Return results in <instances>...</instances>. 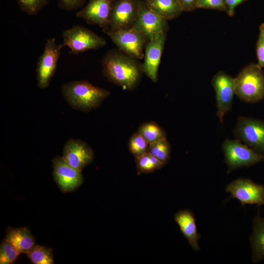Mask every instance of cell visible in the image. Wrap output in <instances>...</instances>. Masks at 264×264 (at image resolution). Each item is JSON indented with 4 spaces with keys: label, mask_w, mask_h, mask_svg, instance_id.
Masks as SVG:
<instances>
[{
    "label": "cell",
    "mask_w": 264,
    "mask_h": 264,
    "mask_svg": "<svg viewBox=\"0 0 264 264\" xmlns=\"http://www.w3.org/2000/svg\"><path fill=\"white\" fill-rule=\"evenodd\" d=\"M138 60L122 51L110 50L102 61L103 75L124 89H132L139 83L143 72L142 65Z\"/></svg>",
    "instance_id": "1"
},
{
    "label": "cell",
    "mask_w": 264,
    "mask_h": 264,
    "mask_svg": "<svg viewBox=\"0 0 264 264\" xmlns=\"http://www.w3.org/2000/svg\"><path fill=\"white\" fill-rule=\"evenodd\" d=\"M61 91L72 108L83 111L98 108L110 94L108 90L84 80L64 83L61 87Z\"/></svg>",
    "instance_id": "2"
},
{
    "label": "cell",
    "mask_w": 264,
    "mask_h": 264,
    "mask_svg": "<svg viewBox=\"0 0 264 264\" xmlns=\"http://www.w3.org/2000/svg\"><path fill=\"white\" fill-rule=\"evenodd\" d=\"M234 81L235 93L242 101L254 103L264 98V73L258 64L245 66Z\"/></svg>",
    "instance_id": "3"
},
{
    "label": "cell",
    "mask_w": 264,
    "mask_h": 264,
    "mask_svg": "<svg viewBox=\"0 0 264 264\" xmlns=\"http://www.w3.org/2000/svg\"><path fill=\"white\" fill-rule=\"evenodd\" d=\"M64 46L70 49L69 54L77 55L83 52L97 49L105 46L106 40L89 29L74 25L62 33Z\"/></svg>",
    "instance_id": "4"
},
{
    "label": "cell",
    "mask_w": 264,
    "mask_h": 264,
    "mask_svg": "<svg viewBox=\"0 0 264 264\" xmlns=\"http://www.w3.org/2000/svg\"><path fill=\"white\" fill-rule=\"evenodd\" d=\"M224 161L229 173L237 169L248 167L264 161V155L255 152L239 139H226L222 144Z\"/></svg>",
    "instance_id": "5"
},
{
    "label": "cell",
    "mask_w": 264,
    "mask_h": 264,
    "mask_svg": "<svg viewBox=\"0 0 264 264\" xmlns=\"http://www.w3.org/2000/svg\"><path fill=\"white\" fill-rule=\"evenodd\" d=\"M111 41L123 53L137 60L144 58L145 45L148 42L143 34L131 27L116 31H104Z\"/></svg>",
    "instance_id": "6"
},
{
    "label": "cell",
    "mask_w": 264,
    "mask_h": 264,
    "mask_svg": "<svg viewBox=\"0 0 264 264\" xmlns=\"http://www.w3.org/2000/svg\"><path fill=\"white\" fill-rule=\"evenodd\" d=\"M64 47L58 44L54 38L48 39L42 54L37 63L36 73L38 86L41 89L46 88L53 77L57 63Z\"/></svg>",
    "instance_id": "7"
},
{
    "label": "cell",
    "mask_w": 264,
    "mask_h": 264,
    "mask_svg": "<svg viewBox=\"0 0 264 264\" xmlns=\"http://www.w3.org/2000/svg\"><path fill=\"white\" fill-rule=\"evenodd\" d=\"M234 136L255 152L264 155V121L240 116L233 131Z\"/></svg>",
    "instance_id": "8"
},
{
    "label": "cell",
    "mask_w": 264,
    "mask_h": 264,
    "mask_svg": "<svg viewBox=\"0 0 264 264\" xmlns=\"http://www.w3.org/2000/svg\"><path fill=\"white\" fill-rule=\"evenodd\" d=\"M167 21L151 9L144 0H140L138 15L132 27L143 34L148 41L167 33Z\"/></svg>",
    "instance_id": "9"
},
{
    "label": "cell",
    "mask_w": 264,
    "mask_h": 264,
    "mask_svg": "<svg viewBox=\"0 0 264 264\" xmlns=\"http://www.w3.org/2000/svg\"><path fill=\"white\" fill-rule=\"evenodd\" d=\"M231 197L239 200L241 205H264V185L247 178H238L231 182L226 187Z\"/></svg>",
    "instance_id": "10"
},
{
    "label": "cell",
    "mask_w": 264,
    "mask_h": 264,
    "mask_svg": "<svg viewBox=\"0 0 264 264\" xmlns=\"http://www.w3.org/2000/svg\"><path fill=\"white\" fill-rule=\"evenodd\" d=\"M212 85L216 92L217 115L220 123L231 109L235 93L234 78L224 71L218 72L212 80Z\"/></svg>",
    "instance_id": "11"
},
{
    "label": "cell",
    "mask_w": 264,
    "mask_h": 264,
    "mask_svg": "<svg viewBox=\"0 0 264 264\" xmlns=\"http://www.w3.org/2000/svg\"><path fill=\"white\" fill-rule=\"evenodd\" d=\"M115 0H89L76 16L88 24L97 25L103 31L110 29V22Z\"/></svg>",
    "instance_id": "12"
},
{
    "label": "cell",
    "mask_w": 264,
    "mask_h": 264,
    "mask_svg": "<svg viewBox=\"0 0 264 264\" xmlns=\"http://www.w3.org/2000/svg\"><path fill=\"white\" fill-rule=\"evenodd\" d=\"M140 0H115L110 22V30L130 28L136 20Z\"/></svg>",
    "instance_id": "13"
},
{
    "label": "cell",
    "mask_w": 264,
    "mask_h": 264,
    "mask_svg": "<svg viewBox=\"0 0 264 264\" xmlns=\"http://www.w3.org/2000/svg\"><path fill=\"white\" fill-rule=\"evenodd\" d=\"M53 168L54 179L63 192L73 191L83 182L81 172L71 166L62 156L53 159Z\"/></svg>",
    "instance_id": "14"
},
{
    "label": "cell",
    "mask_w": 264,
    "mask_h": 264,
    "mask_svg": "<svg viewBox=\"0 0 264 264\" xmlns=\"http://www.w3.org/2000/svg\"><path fill=\"white\" fill-rule=\"evenodd\" d=\"M63 158L74 168L82 172L93 159L92 148L86 143L78 139H69L66 143Z\"/></svg>",
    "instance_id": "15"
},
{
    "label": "cell",
    "mask_w": 264,
    "mask_h": 264,
    "mask_svg": "<svg viewBox=\"0 0 264 264\" xmlns=\"http://www.w3.org/2000/svg\"><path fill=\"white\" fill-rule=\"evenodd\" d=\"M166 33L148 41L145 45L143 72L153 82L158 80V71L166 40Z\"/></svg>",
    "instance_id": "16"
},
{
    "label": "cell",
    "mask_w": 264,
    "mask_h": 264,
    "mask_svg": "<svg viewBox=\"0 0 264 264\" xmlns=\"http://www.w3.org/2000/svg\"><path fill=\"white\" fill-rule=\"evenodd\" d=\"M174 220L192 248L195 251L199 250L198 240L201 235L198 232L193 212L188 209L179 211L175 214Z\"/></svg>",
    "instance_id": "17"
},
{
    "label": "cell",
    "mask_w": 264,
    "mask_h": 264,
    "mask_svg": "<svg viewBox=\"0 0 264 264\" xmlns=\"http://www.w3.org/2000/svg\"><path fill=\"white\" fill-rule=\"evenodd\" d=\"M252 260L259 263L264 259V218L256 216L253 220V232L250 237Z\"/></svg>",
    "instance_id": "18"
},
{
    "label": "cell",
    "mask_w": 264,
    "mask_h": 264,
    "mask_svg": "<svg viewBox=\"0 0 264 264\" xmlns=\"http://www.w3.org/2000/svg\"><path fill=\"white\" fill-rule=\"evenodd\" d=\"M5 240L11 244L20 254H27L35 245V239L26 227L9 229Z\"/></svg>",
    "instance_id": "19"
},
{
    "label": "cell",
    "mask_w": 264,
    "mask_h": 264,
    "mask_svg": "<svg viewBox=\"0 0 264 264\" xmlns=\"http://www.w3.org/2000/svg\"><path fill=\"white\" fill-rule=\"evenodd\" d=\"M147 6L168 21L178 17L183 12L177 0H144Z\"/></svg>",
    "instance_id": "20"
},
{
    "label": "cell",
    "mask_w": 264,
    "mask_h": 264,
    "mask_svg": "<svg viewBox=\"0 0 264 264\" xmlns=\"http://www.w3.org/2000/svg\"><path fill=\"white\" fill-rule=\"evenodd\" d=\"M149 144L166 138L161 128L153 122H146L140 126L137 132Z\"/></svg>",
    "instance_id": "21"
},
{
    "label": "cell",
    "mask_w": 264,
    "mask_h": 264,
    "mask_svg": "<svg viewBox=\"0 0 264 264\" xmlns=\"http://www.w3.org/2000/svg\"><path fill=\"white\" fill-rule=\"evenodd\" d=\"M26 254L34 264H53V252L49 248L34 245Z\"/></svg>",
    "instance_id": "22"
},
{
    "label": "cell",
    "mask_w": 264,
    "mask_h": 264,
    "mask_svg": "<svg viewBox=\"0 0 264 264\" xmlns=\"http://www.w3.org/2000/svg\"><path fill=\"white\" fill-rule=\"evenodd\" d=\"M135 159L138 174L152 173L164 165L148 152Z\"/></svg>",
    "instance_id": "23"
},
{
    "label": "cell",
    "mask_w": 264,
    "mask_h": 264,
    "mask_svg": "<svg viewBox=\"0 0 264 264\" xmlns=\"http://www.w3.org/2000/svg\"><path fill=\"white\" fill-rule=\"evenodd\" d=\"M148 152L165 165L169 159L171 147L165 138L149 144Z\"/></svg>",
    "instance_id": "24"
},
{
    "label": "cell",
    "mask_w": 264,
    "mask_h": 264,
    "mask_svg": "<svg viewBox=\"0 0 264 264\" xmlns=\"http://www.w3.org/2000/svg\"><path fill=\"white\" fill-rule=\"evenodd\" d=\"M149 145L148 142L137 132L131 136L129 148L136 158L148 152Z\"/></svg>",
    "instance_id": "25"
},
{
    "label": "cell",
    "mask_w": 264,
    "mask_h": 264,
    "mask_svg": "<svg viewBox=\"0 0 264 264\" xmlns=\"http://www.w3.org/2000/svg\"><path fill=\"white\" fill-rule=\"evenodd\" d=\"M20 9L29 15H36L48 3L49 0H17Z\"/></svg>",
    "instance_id": "26"
},
{
    "label": "cell",
    "mask_w": 264,
    "mask_h": 264,
    "mask_svg": "<svg viewBox=\"0 0 264 264\" xmlns=\"http://www.w3.org/2000/svg\"><path fill=\"white\" fill-rule=\"evenodd\" d=\"M20 254V253L11 244L5 240L0 245V264H13Z\"/></svg>",
    "instance_id": "27"
},
{
    "label": "cell",
    "mask_w": 264,
    "mask_h": 264,
    "mask_svg": "<svg viewBox=\"0 0 264 264\" xmlns=\"http://www.w3.org/2000/svg\"><path fill=\"white\" fill-rule=\"evenodd\" d=\"M256 54L258 65L262 68L264 67V23L259 27V34L256 44Z\"/></svg>",
    "instance_id": "28"
},
{
    "label": "cell",
    "mask_w": 264,
    "mask_h": 264,
    "mask_svg": "<svg viewBox=\"0 0 264 264\" xmlns=\"http://www.w3.org/2000/svg\"><path fill=\"white\" fill-rule=\"evenodd\" d=\"M197 8L226 11L224 0H198Z\"/></svg>",
    "instance_id": "29"
},
{
    "label": "cell",
    "mask_w": 264,
    "mask_h": 264,
    "mask_svg": "<svg viewBox=\"0 0 264 264\" xmlns=\"http://www.w3.org/2000/svg\"><path fill=\"white\" fill-rule=\"evenodd\" d=\"M86 0H59L58 6L62 9L71 11L83 6Z\"/></svg>",
    "instance_id": "30"
},
{
    "label": "cell",
    "mask_w": 264,
    "mask_h": 264,
    "mask_svg": "<svg viewBox=\"0 0 264 264\" xmlns=\"http://www.w3.org/2000/svg\"><path fill=\"white\" fill-rule=\"evenodd\" d=\"M183 11L189 12L197 8L198 0H177Z\"/></svg>",
    "instance_id": "31"
},
{
    "label": "cell",
    "mask_w": 264,
    "mask_h": 264,
    "mask_svg": "<svg viewBox=\"0 0 264 264\" xmlns=\"http://www.w3.org/2000/svg\"><path fill=\"white\" fill-rule=\"evenodd\" d=\"M244 0H224L227 14L230 16H232L235 13L236 6Z\"/></svg>",
    "instance_id": "32"
}]
</instances>
